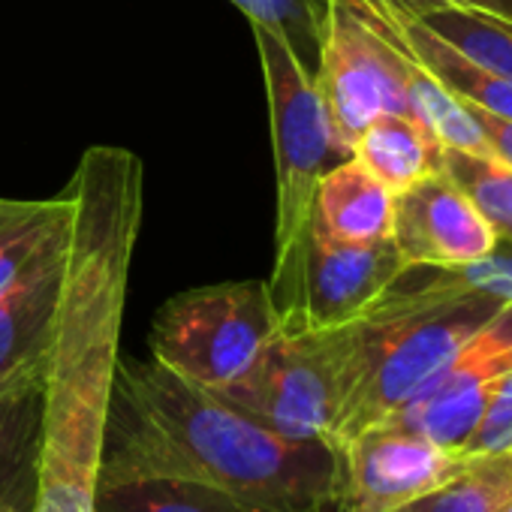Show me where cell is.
<instances>
[{
  "label": "cell",
  "instance_id": "cell-1",
  "mask_svg": "<svg viewBox=\"0 0 512 512\" xmlns=\"http://www.w3.org/2000/svg\"><path fill=\"white\" fill-rule=\"evenodd\" d=\"M67 187L73 193V229L43 383L31 512H94L121 362L130 263L145 214V169L133 151L88 148Z\"/></svg>",
  "mask_w": 512,
  "mask_h": 512
},
{
  "label": "cell",
  "instance_id": "cell-2",
  "mask_svg": "<svg viewBox=\"0 0 512 512\" xmlns=\"http://www.w3.org/2000/svg\"><path fill=\"white\" fill-rule=\"evenodd\" d=\"M100 470L196 479L256 512H338L335 443L284 437L154 359L118 362Z\"/></svg>",
  "mask_w": 512,
  "mask_h": 512
},
{
  "label": "cell",
  "instance_id": "cell-3",
  "mask_svg": "<svg viewBox=\"0 0 512 512\" xmlns=\"http://www.w3.org/2000/svg\"><path fill=\"white\" fill-rule=\"evenodd\" d=\"M503 305L470 287L461 266H407L359 320L335 329L341 404L332 443L404 407Z\"/></svg>",
  "mask_w": 512,
  "mask_h": 512
},
{
  "label": "cell",
  "instance_id": "cell-4",
  "mask_svg": "<svg viewBox=\"0 0 512 512\" xmlns=\"http://www.w3.org/2000/svg\"><path fill=\"white\" fill-rule=\"evenodd\" d=\"M281 329L266 281H223L172 296L148 332L151 359L187 383L223 389Z\"/></svg>",
  "mask_w": 512,
  "mask_h": 512
},
{
  "label": "cell",
  "instance_id": "cell-5",
  "mask_svg": "<svg viewBox=\"0 0 512 512\" xmlns=\"http://www.w3.org/2000/svg\"><path fill=\"white\" fill-rule=\"evenodd\" d=\"M256 55H260L272 148L278 172V214L275 250L293 244L311 220L320 178L353 151L338 139L326 103L317 91L314 73L299 61L293 46L269 28L250 25Z\"/></svg>",
  "mask_w": 512,
  "mask_h": 512
},
{
  "label": "cell",
  "instance_id": "cell-6",
  "mask_svg": "<svg viewBox=\"0 0 512 512\" xmlns=\"http://www.w3.org/2000/svg\"><path fill=\"white\" fill-rule=\"evenodd\" d=\"M392 238L353 244L329 235L314 211L302 235L275 250L266 281L281 329H338L359 320L404 272Z\"/></svg>",
  "mask_w": 512,
  "mask_h": 512
},
{
  "label": "cell",
  "instance_id": "cell-7",
  "mask_svg": "<svg viewBox=\"0 0 512 512\" xmlns=\"http://www.w3.org/2000/svg\"><path fill=\"white\" fill-rule=\"evenodd\" d=\"M214 395L284 437L332 443L341 404L335 329H278L247 371Z\"/></svg>",
  "mask_w": 512,
  "mask_h": 512
},
{
  "label": "cell",
  "instance_id": "cell-8",
  "mask_svg": "<svg viewBox=\"0 0 512 512\" xmlns=\"http://www.w3.org/2000/svg\"><path fill=\"white\" fill-rule=\"evenodd\" d=\"M314 82L347 148L377 115L407 112L398 49L368 16L362 0H326Z\"/></svg>",
  "mask_w": 512,
  "mask_h": 512
},
{
  "label": "cell",
  "instance_id": "cell-9",
  "mask_svg": "<svg viewBox=\"0 0 512 512\" xmlns=\"http://www.w3.org/2000/svg\"><path fill=\"white\" fill-rule=\"evenodd\" d=\"M509 371L512 302H506L482 329H476L458 347V353L404 407H398L383 422L422 434L446 452L464 455L491 389Z\"/></svg>",
  "mask_w": 512,
  "mask_h": 512
},
{
  "label": "cell",
  "instance_id": "cell-10",
  "mask_svg": "<svg viewBox=\"0 0 512 512\" xmlns=\"http://www.w3.org/2000/svg\"><path fill=\"white\" fill-rule=\"evenodd\" d=\"M338 512H398L452 479L464 455L446 452L422 434L371 425L338 443Z\"/></svg>",
  "mask_w": 512,
  "mask_h": 512
},
{
  "label": "cell",
  "instance_id": "cell-11",
  "mask_svg": "<svg viewBox=\"0 0 512 512\" xmlns=\"http://www.w3.org/2000/svg\"><path fill=\"white\" fill-rule=\"evenodd\" d=\"M392 244L404 266H467L497 247V235L464 190L443 172H431L395 193Z\"/></svg>",
  "mask_w": 512,
  "mask_h": 512
},
{
  "label": "cell",
  "instance_id": "cell-12",
  "mask_svg": "<svg viewBox=\"0 0 512 512\" xmlns=\"http://www.w3.org/2000/svg\"><path fill=\"white\" fill-rule=\"evenodd\" d=\"M73 229V226H70ZM70 235L0 296V398L43 389L58 329Z\"/></svg>",
  "mask_w": 512,
  "mask_h": 512
},
{
  "label": "cell",
  "instance_id": "cell-13",
  "mask_svg": "<svg viewBox=\"0 0 512 512\" xmlns=\"http://www.w3.org/2000/svg\"><path fill=\"white\" fill-rule=\"evenodd\" d=\"M392 208L395 193L377 181L356 157L335 163L317 184L314 217L317 223L353 244H368L392 238Z\"/></svg>",
  "mask_w": 512,
  "mask_h": 512
},
{
  "label": "cell",
  "instance_id": "cell-14",
  "mask_svg": "<svg viewBox=\"0 0 512 512\" xmlns=\"http://www.w3.org/2000/svg\"><path fill=\"white\" fill-rule=\"evenodd\" d=\"M73 226V193L64 187L46 199L0 196V296L37 269Z\"/></svg>",
  "mask_w": 512,
  "mask_h": 512
},
{
  "label": "cell",
  "instance_id": "cell-15",
  "mask_svg": "<svg viewBox=\"0 0 512 512\" xmlns=\"http://www.w3.org/2000/svg\"><path fill=\"white\" fill-rule=\"evenodd\" d=\"M389 22L398 28L410 52L428 67V73L458 100L476 103L506 121H512V82L485 73L482 67L470 64L455 46H449L440 34H434L419 16L398 7L395 0H377Z\"/></svg>",
  "mask_w": 512,
  "mask_h": 512
},
{
  "label": "cell",
  "instance_id": "cell-16",
  "mask_svg": "<svg viewBox=\"0 0 512 512\" xmlns=\"http://www.w3.org/2000/svg\"><path fill=\"white\" fill-rule=\"evenodd\" d=\"M94 512H256L238 497L169 473L100 470Z\"/></svg>",
  "mask_w": 512,
  "mask_h": 512
},
{
  "label": "cell",
  "instance_id": "cell-17",
  "mask_svg": "<svg viewBox=\"0 0 512 512\" xmlns=\"http://www.w3.org/2000/svg\"><path fill=\"white\" fill-rule=\"evenodd\" d=\"M350 151L392 193L443 166V145L407 112L377 115L356 136Z\"/></svg>",
  "mask_w": 512,
  "mask_h": 512
},
{
  "label": "cell",
  "instance_id": "cell-18",
  "mask_svg": "<svg viewBox=\"0 0 512 512\" xmlns=\"http://www.w3.org/2000/svg\"><path fill=\"white\" fill-rule=\"evenodd\" d=\"M512 497V449L467 455L461 470L398 512H500Z\"/></svg>",
  "mask_w": 512,
  "mask_h": 512
},
{
  "label": "cell",
  "instance_id": "cell-19",
  "mask_svg": "<svg viewBox=\"0 0 512 512\" xmlns=\"http://www.w3.org/2000/svg\"><path fill=\"white\" fill-rule=\"evenodd\" d=\"M419 19L470 64L512 82V22L479 10H434Z\"/></svg>",
  "mask_w": 512,
  "mask_h": 512
},
{
  "label": "cell",
  "instance_id": "cell-20",
  "mask_svg": "<svg viewBox=\"0 0 512 512\" xmlns=\"http://www.w3.org/2000/svg\"><path fill=\"white\" fill-rule=\"evenodd\" d=\"M488 220L497 241L512 244V166L494 154H470L443 148L440 166Z\"/></svg>",
  "mask_w": 512,
  "mask_h": 512
},
{
  "label": "cell",
  "instance_id": "cell-21",
  "mask_svg": "<svg viewBox=\"0 0 512 512\" xmlns=\"http://www.w3.org/2000/svg\"><path fill=\"white\" fill-rule=\"evenodd\" d=\"M247 19V25H260L284 37L299 61L314 73L326 28V0H229Z\"/></svg>",
  "mask_w": 512,
  "mask_h": 512
},
{
  "label": "cell",
  "instance_id": "cell-22",
  "mask_svg": "<svg viewBox=\"0 0 512 512\" xmlns=\"http://www.w3.org/2000/svg\"><path fill=\"white\" fill-rule=\"evenodd\" d=\"M40 416L0 449V512H31L37 494Z\"/></svg>",
  "mask_w": 512,
  "mask_h": 512
},
{
  "label": "cell",
  "instance_id": "cell-23",
  "mask_svg": "<svg viewBox=\"0 0 512 512\" xmlns=\"http://www.w3.org/2000/svg\"><path fill=\"white\" fill-rule=\"evenodd\" d=\"M512 449V371L491 389L464 455H497Z\"/></svg>",
  "mask_w": 512,
  "mask_h": 512
},
{
  "label": "cell",
  "instance_id": "cell-24",
  "mask_svg": "<svg viewBox=\"0 0 512 512\" xmlns=\"http://www.w3.org/2000/svg\"><path fill=\"white\" fill-rule=\"evenodd\" d=\"M40 410H43V389L0 398V449H4L31 419H37Z\"/></svg>",
  "mask_w": 512,
  "mask_h": 512
},
{
  "label": "cell",
  "instance_id": "cell-25",
  "mask_svg": "<svg viewBox=\"0 0 512 512\" xmlns=\"http://www.w3.org/2000/svg\"><path fill=\"white\" fill-rule=\"evenodd\" d=\"M395 4L413 16H425L434 10H479L503 22H512V0H395Z\"/></svg>",
  "mask_w": 512,
  "mask_h": 512
},
{
  "label": "cell",
  "instance_id": "cell-26",
  "mask_svg": "<svg viewBox=\"0 0 512 512\" xmlns=\"http://www.w3.org/2000/svg\"><path fill=\"white\" fill-rule=\"evenodd\" d=\"M500 512H512V497H509V500L503 503V509H500Z\"/></svg>",
  "mask_w": 512,
  "mask_h": 512
}]
</instances>
